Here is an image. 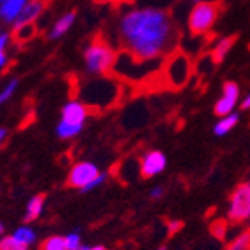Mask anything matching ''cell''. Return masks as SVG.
I'll use <instances>...</instances> for the list:
<instances>
[{"label": "cell", "instance_id": "cell-1", "mask_svg": "<svg viewBox=\"0 0 250 250\" xmlns=\"http://www.w3.org/2000/svg\"><path fill=\"white\" fill-rule=\"evenodd\" d=\"M117 37L125 51L144 62H156L171 53L177 28L170 13L158 7H137L121 14Z\"/></svg>", "mask_w": 250, "mask_h": 250}, {"label": "cell", "instance_id": "cell-2", "mask_svg": "<svg viewBox=\"0 0 250 250\" xmlns=\"http://www.w3.org/2000/svg\"><path fill=\"white\" fill-rule=\"evenodd\" d=\"M159 81L167 89H182L189 83L192 74V62L184 51H171L158 70Z\"/></svg>", "mask_w": 250, "mask_h": 250}, {"label": "cell", "instance_id": "cell-3", "mask_svg": "<svg viewBox=\"0 0 250 250\" xmlns=\"http://www.w3.org/2000/svg\"><path fill=\"white\" fill-rule=\"evenodd\" d=\"M117 53L104 35H95L84 49V68L89 75H108L112 72Z\"/></svg>", "mask_w": 250, "mask_h": 250}, {"label": "cell", "instance_id": "cell-4", "mask_svg": "<svg viewBox=\"0 0 250 250\" xmlns=\"http://www.w3.org/2000/svg\"><path fill=\"white\" fill-rule=\"evenodd\" d=\"M93 112V108L88 107L81 100H70L62 107V119L56 126V135L62 140H72L83 131V126Z\"/></svg>", "mask_w": 250, "mask_h": 250}, {"label": "cell", "instance_id": "cell-5", "mask_svg": "<svg viewBox=\"0 0 250 250\" xmlns=\"http://www.w3.org/2000/svg\"><path fill=\"white\" fill-rule=\"evenodd\" d=\"M116 98H119V84L117 81L110 79L108 75H102L98 79L86 84V91H83L84 104L95 108L112 107Z\"/></svg>", "mask_w": 250, "mask_h": 250}, {"label": "cell", "instance_id": "cell-6", "mask_svg": "<svg viewBox=\"0 0 250 250\" xmlns=\"http://www.w3.org/2000/svg\"><path fill=\"white\" fill-rule=\"evenodd\" d=\"M222 13V2L221 0H210V2H198L191 9L188 18L189 32L192 35H207L213 28L215 21L219 20V14Z\"/></svg>", "mask_w": 250, "mask_h": 250}, {"label": "cell", "instance_id": "cell-7", "mask_svg": "<svg viewBox=\"0 0 250 250\" xmlns=\"http://www.w3.org/2000/svg\"><path fill=\"white\" fill-rule=\"evenodd\" d=\"M228 219L233 224H242L250 219V186L249 182L238 184L233 189L228 205Z\"/></svg>", "mask_w": 250, "mask_h": 250}, {"label": "cell", "instance_id": "cell-8", "mask_svg": "<svg viewBox=\"0 0 250 250\" xmlns=\"http://www.w3.org/2000/svg\"><path fill=\"white\" fill-rule=\"evenodd\" d=\"M100 175V170L96 167L95 163L91 161H79L72 165L70 171H68V177H67V186L68 188H74V189H79L83 191L89 182L96 179V177Z\"/></svg>", "mask_w": 250, "mask_h": 250}, {"label": "cell", "instance_id": "cell-9", "mask_svg": "<svg viewBox=\"0 0 250 250\" xmlns=\"http://www.w3.org/2000/svg\"><path fill=\"white\" fill-rule=\"evenodd\" d=\"M238 98H240V88L238 84L233 81H228L222 86V96L217 100L215 107H213V112L219 117H224L228 114H233L234 107L238 104Z\"/></svg>", "mask_w": 250, "mask_h": 250}, {"label": "cell", "instance_id": "cell-10", "mask_svg": "<svg viewBox=\"0 0 250 250\" xmlns=\"http://www.w3.org/2000/svg\"><path fill=\"white\" fill-rule=\"evenodd\" d=\"M167 168V158L161 150H147L140 159V175L144 179H152V177L163 173Z\"/></svg>", "mask_w": 250, "mask_h": 250}, {"label": "cell", "instance_id": "cell-11", "mask_svg": "<svg viewBox=\"0 0 250 250\" xmlns=\"http://www.w3.org/2000/svg\"><path fill=\"white\" fill-rule=\"evenodd\" d=\"M46 9V0H28V4L25 5L23 13L20 14V18L16 20L11 28H25V26H35V21L41 18V14Z\"/></svg>", "mask_w": 250, "mask_h": 250}, {"label": "cell", "instance_id": "cell-12", "mask_svg": "<svg viewBox=\"0 0 250 250\" xmlns=\"http://www.w3.org/2000/svg\"><path fill=\"white\" fill-rule=\"evenodd\" d=\"M26 4L28 0H4L0 4V25L13 26Z\"/></svg>", "mask_w": 250, "mask_h": 250}, {"label": "cell", "instance_id": "cell-13", "mask_svg": "<svg viewBox=\"0 0 250 250\" xmlns=\"http://www.w3.org/2000/svg\"><path fill=\"white\" fill-rule=\"evenodd\" d=\"M74 23H75L74 11L65 13L62 18H58V20L53 23V26L49 28V34H47V39H49V41H58V39H62L63 35L67 34L68 30L74 26Z\"/></svg>", "mask_w": 250, "mask_h": 250}, {"label": "cell", "instance_id": "cell-14", "mask_svg": "<svg viewBox=\"0 0 250 250\" xmlns=\"http://www.w3.org/2000/svg\"><path fill=\"white\" fill-rule=\"evenodd\" d=\"M44 207H46V196H44V194H35L34 198H30L28 203H26L23 222H25V224L35 222L39 217L42 215V212H44Z\"/></svg>", "mask_w": 250, "mask_h": 250}, {"label": "cell", "instance_id": "cell-15", "mask_svg": "<svg viewBox=\"0 0 250 250\" xmlns=\"http://www.w3.org/2000/svg\"><path fill=\"white\" fill-rule=\"evenodd\" d=\"M234 41H236V35H229V37H224L221 41L215 42V46H213L212 53H210V58L213 60V63H222L224 58L229 54V51L233 49L234 46Z\"/></svg>", "mask_w": 250, "mask_h": 250}, {"label": "cell", "instance_id": "cell-16", "mask_svg": "<svg viewBox=\"0 0 250 250\" xmlns=\"http://www.w3.org/2000/svg\"><path fill=\"white\" fill-rule=\"evenodd\" d=\"M11 44H13V35L9 32L0 34V72H4L11 63Z\"/></svg>", "mask_w": 250, "mask_h": 250}, {"label": "cell", "instance_id": "cell-17", "mask_svg": "<svg viewBox=\"0 0 250 250\" xmlns=\"http://www.w3.org/2000/svg\"><path fill=\"white\" fill-rule=\"evenodd\" d=\"M238 121H240V116H238V114H228V116L221 117V119L217 121V125L213 126V133H215L217 137H224V135H228L231 129L238 125Z\"/></svg>", "mask_w": 250, "mask_h": 250}, {"label": "cell", "instance_id": "cell-18", "mask_svg": "<svg viewBox=\"0 0 250 250\" xmlns=\"http://www.w3.org/2000/svg\"><path fill=\"white\" fill-rule=\"evenodd\" d=\"M13 236L16 238V240H20L21 243H25L26 247H32L37 243V231L32 228L30 224H23L20 226L16 231L13 233Z\"/></svg>", "mask_w": 250, "mask_h": 250}, {"label": "cell", "instance_id": "cell-19", "mask_svg": "<svg viewBox=\"0 0 250 250\" xmlns=\"http://www.w3.org/2000/svg\"><path fill=\"white\" fill-rule=\"evenodd\" d=\"M41 250H67L65 236H60V234L47 236L46 240L41 243Z\"/></svg>", "mask_w": 250, "mask_h": 250}, {"label": "cell", "instance_id": "cell-20", "mask_svg": "<svg viewBox=\"0 0 250 250\" xmlns=\"http://www.w3.org/2000/svg\"><path fill=\"white\" fill-rule=\"evenodd\" d=\"M18 86H20V81L11 79L5 86L0 88V107H4L11 98H14V93L18 91Z\"/></svg>", "mask_w": 250, "mask_h": 250}, {"label": "cell", "instance_id": "cell-21", "mask_svg": "<svg viewBox=\"0 0 250 250\" xmlns=\"http://www.w3.org/2000/svg\"><path fill=\"white\" fill-rule=\"evenodd\" d=\"M224 250H250V229L238 234Z\"/></svg>", "mask_w": 250, "mask_h": 250}, {"label": "cell", "instance_id": "cell-22", "mask_svg": "<svg viewBox=\"0 0 250 250\" xmlns=\"http://www.w3.org/2000/svg\"><path fill=\"white\" fill-rule=\"evenodd\" d=\"M0 250H30V247L16 240L13 234H4L0 238Z\"/></svg>", "mask_w": 250, "mask_h": 250}, {"label": "cell", "instance_id": "cell-23", "mask_svg": "<svg viewBox=\"0 0 250 250\" xmlns=\"http://www.w3.org/2000/svg\"><path fill=\"white\" fill-rule=\"evenodd\" d=\"M65 242H67V250H79L83 247V238H81L79 229L65 234Z\"/></svg>", "mask_w": 250, "mask_h": 250}, {"label": "cell", "instance_id": "cell-24", "mask_svg": "<svg viewBox=\"0 0 250 250\" xmlns=\"http://www.w3.org/2000/svg\"><path fill=\"white\" fill-rule=\"evenodd\" d=\"M226 224H228L226 221H217V222H213L210 233H212L215 238H219V240H224V238H226Z\"/></svg>", "mask_w": 250, "mask_h": 250}, {"label": "cell", "instance_id": "cell-25", "mask_svg": "<svg viewBox=\"0 0 250 250\" xmlns=\"http://www.w3.org/2000/svg\"><path fill=\"white\" fill-rule=\"evenodd\" d=\"M105 180H107V173H102V171H100V175L96 177V179L93 180V182H89L88 186H86V188H84V189H83V191H81V192H91L93 189L100 188V186H102V184L105 182Z\"/></svg>", "mask_w": 250, "mask_h": 250}, {"label": "cell", "instance_id": "cell-26", "mask_svg": "<svg viewBox=\"0 0 250 250\" xmlns=\"http://www.w3.org/2000/svg\"><path fill=\"white\" fill-rule=\"evenodd\" d=\"M165 192H167V189L163 188V186H156V188H152L149 191V198H150V200L158 201V200H161V198L165 196Z\"/></svg>", "mask_w": 250, "mask_h": 250}, {"label": "cell", "instance_id": "cell-27", "mask_svg": "<svg viewBox=\"0 0 250 250\" xmlns=\"http://www.w3.org/2000/svg\"><path fill=\"white\" fill-rule=\"evenodd\" d=\"M182 228H184V222L182 221H170V222H168V234L179 233Z\"/></svg>", "mask_w": 250, "mask_h": 250}, {"label": "cell", "instance_id": "cell-28", "mask_svg": "<svg viewBox=\"0 0 250 250\" xmlns=\"http://www.w3.org/2000/svg\"><path fill=\"white\" fill-rule=\"evenodd\" d=\"M7 138H9V129L4 128V126H0V149L5 146Z\"/></svg>", "mask_w": 250, "mask_h": 250}, {"label": "cell", "instance_id": "cell-29", "mask_svg": "<svg viewBox=\"0 0 250 250\" xmlns=\"http://www.w3.org/2000/svg\"><path fill=\"white\" fill-rule=\"evenodd\" d=\"M79 250H107L104 245H83Z\"/></svg>", "mask_w": 250, "mask_h": 250}, {"label": "cell", "instance_id": "cell-30", "mask_svg": "<svg viewBox=\"0 0 250 250\" xmlns=\"http://www.w3.org/2000/svg\"><path fill=\"white\" fill-rule=\"evenodd\" d=\"M242 108L243 110H250V93L242 100Z\"/></svg>", "mask_w": 250, "mask_h": 250}, {"label": "cell", "instance_id": "cell-31", "mask_svg": "<svg viewBox=\"0 0 250 250\" xmlns=\"http://www.w3.org/2000/svg\"><path fill=\"white\" fill-rule=\"evenodd\" d=\"M95 4H100V5H104V4H114V2H117V0H93Z\"/></svg>", "mask_w": 250, "mask_h": 250}, {"label": "cell", "instance_id": "cell-32", "mask_svg": "<svg viewBox=\"0 0 250 250\" xmlns=\"http://www.w3.org/2000/svg\"><path fill=\"white\" fill-rule=\"evenodd\" d=\"M4 234H5V226H4V222L0 221V238L4 236Z\"/></svg>", "mask_w": 250, "mask_h": 250}, {"label": "cell", "instance_id": "cell-33", "mask_svg": "<svg viewBox=\"0 0 250 250\" xmlns=\"http://www.w3.org/2000/svg\"><path fill=\"white\" fill-rule=\"evenodd\" d=\"M158 250H168V247H167V245H161V247H159Z\"/></svg>", "mask_w": 250, "mask_h": 250}, {"label": "cell", "instance_id": "cell-34", "mask_svg": "<svg viewBox=\"0 0 250 250\" xmlns=\"http://www.w3.org/2000/svg\"><path fill=\"white\" fill-rule=\"evenodd\" d=\"M191 2H194V4H198V2H203V0H191Z\"/></svg>", "mask_w": 250, "mask_h": 250}, {"label": "cell", "instance_id": "cell-35", "mask_svg": "<svg viewBox=\"0 0 250 250\" xmlns=\"http://www.w3.org/2000/svg\"><path fill=\"white\" fill-rule=\"evenodd\" d=\"M2 32H4V30H2V25H0V34H2Z\"/></svg>", "mask_w": 250, "mask_h": 250}, {"label": "cell", "instance_id": "cell-36", "mask_svg": "<svg viewBox=\"0 0 250 250\" xmlns=\"http://www.w3.org/2000/svg\"><path fill=\"white\" fill-rule=\"evenodd\" d=\"M247 182H249V186H250V179H249V180H247Z\"/></svg>", "mask_w": 250, "mask_h": 250}, {"label": "cell", "instance_id": "cell-37", "mask_svg": "<svg viewBox=\"0 0 250 250\" xmlns=\"http://www.w3.org/2000/svg\"><path fill=\"white\" fill-rule=\"evenodd\" d=\"M2 2H4V0H0V4H2Z\"/></svg>", "mask_w": 250, "mask_h": 250}]
</instances>
